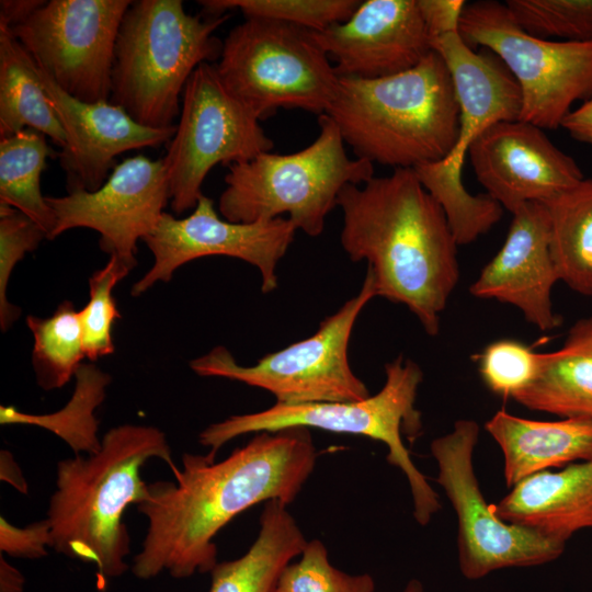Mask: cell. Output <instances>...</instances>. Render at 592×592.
Wrapping results in <instances>:
<instances>
[{"mask_svg":"<svg viewBox=\"0 0 592 592\" xmlns=\"http://www.w3.org/2000/svg\"><path fill=\"white\" fill-rule=\"evenodd\" d=\"M459 35L470 48L491 50L516 80L520 119L542 129L561 127L577 101L592 99V39H542L525 33L505 3H466Z\"/></svg>","mask_w":592,"mask_h":592,"instance_id":"obj_11","label":"cell"},{"mask_svg":"<svg viewBox=\"0 0 592 592\" xmlns=\"http://www.w3.org/2000/svg\"><path fill=\"white\" fill-rule=\"evenodd\" d=\"M479 425L459 419L453 430L431 442L437 465V483L447 496L457 516L458 565L468 580L512 567H532L556 560L566 543L500 519L479 487L474 452Z\"/></svg>","mask_w":592,"mask_h":592,"instance_id":"obj_13","label":"cell"},{"mask_svg":"<svg viewBox=\"0 0 592 592\" xmlns=\"http://www.w3.org/2000/svg\"><path fill=\"white\" fill-rule=\"evenodd\" d=\"M341 244L353 262L367 261L376 295L405 305L435 337L459 281L457 242L440 204L413 169H395L362 185H345Z\"/></svg>","mask_w":592,"mask_h":592,"instance_id":"obj_2","label":"cell"},{"mask_svg":"<svg viewBox=\"0 0 592 592\" xmlns=\"http://www.w3.org/2000/svg\"><path fill=\"white\" fill-rule=\"evenodd\" d=\"M316 459L310 431L303 426L255 433L221 462L183 454L177 482L148 485L147 499L137 505L148 528L133 574L149 580L162 572L174 579L210 572L218 562V532L262 501L293 502Z\"/></svg>","mask_w":592,"mask_h":592,"instance_id":"obj_1","label":"cell"},{"mask_svg":"<svg viewBox=\"0 0 592 592\" xmlns=\"http://www.w3.org/2000/svg\"><path fill=\"white\" fill-rule=\"evenodd\" d=\"M26 128L64 148L67 135L46 93L33 58L11 31L0 25V138Z\"/></svg>","mask_w":592,"mask_h":592,"instance_id":"obj_25","label":"cell"},{"mask_svg":"<svg viewBox=\"0 0 592 592\" xmlns=\"http://www.w3.org/2000/svg\"><path fill=\"white\" fill-rule=\"evenodd\" d=\"M561 127L576 140L592 145V99L571 111Z\"/></svg>","mask_w":592,"mask_h":592,"instance_id":"obj_38","label":"cell"},{"mask_svg":"<svg viewBox=\"0 0 592 592\" xmlns=\"http://www.w3.org/2000/svg\"><path fill=\"white\" fill-rule=\"evenodd\" d=\"M452 78L459 110L457 140L441 161L414 168L429 194L443 208L458 246L476 241L502 217L503 207L487 193L473 195L462 181V168L473 141L489 126L520 119V87L496 56L477 53L459 33L431 39Z\"/></svg>","mask_w":592,"mask_h":592,"instance_id":"obj_8","label":"cell"},{"mask_svg":"<svg viewBox=\"0 0 592 592\" xmlns=\"http://www.w3.org/2000/svg\"><path fill=\"white\" fill-rule=\"evenodd\" d=\"M431 39L459 33V21L466 4L463 0H418Z\"/></svg>","mask_w":592,"mask_h":592,"instance_id":"obj_37","label":"cell"},{"mask_svg":"<svg viewBox=\"0 0 592 592\" xmlns=\"http://www.w3.org/2000/svg\"><path fill=\"white\" fill-rule=\"evenodd\" d=\"M23 574L0 554V592H23Z\"/></svg>","mask_w":592,"mask_h":592,"instance_id":"obj_41","label":"cell"},{"mask_svg":"<svg viewBox=\"0 0 592 592\" xmlns=\"http://www.w3.org/2000/svg\"><path fill=\"white\" fill-rule=\"evenodd\" d=\"M215 68L229 92L260 121L277 109L326 114L340 83L315 31L264 19L235 26Z\"/></svg>","mask_w":592,"mask_h":592,"instance_id":"obj_9","label":"cell"},{"mask_svg":"<svg viewBox=\"0 0 592 592\" xmlns=\"http://www.w3.org/2000/svg\"><path fill=\"white\" fill-rule=\"evenodd\" d=\"M71 398L60 410L34 414L13 406L0 407V423L35 425L50 431L72 449L75 455H90L101 448L98 436L96 408L104 401L111 376L92 363H82L75 374Z\"/></svg>","mask_w":592,"mask_h":592,"instance_id":"obj_27","label":"cell"},{"mask_svg":"<svg viewBox=\"0 0 592 592\" xmlns=\"http://www.w3.org/2000/svg\"><path fill=\"white\" fill-rule=\"evenodd\" d=\"M386 380L374 396L360 401L319 402L273 407L253 413L231 415L205 428L198 442L215 457L229 441L248 433L275 432L303 426L334 433L362 435L388 447L387 460L406 476L415 521L425 526L441 508L439 494L415 467L402 435L410 441L422 432L421 413L414 407L423 380L420 366L402 355L385 364Z\"/></svg>","mask_w":592,"mask_h":592,"instance_id":"obj_6","label":"cell"},{"mask_svg":"<svg viewBox=\"0 0 592 592\" xmlns=\"http://www.w3.org/2000/svg\"><path fill=\"white\" fill-rule=\"evenodd\" d=\"M468 155L487 194L511 213L527 202L545 203L584 179L573 158L521 119L489 126Z\"/></svg>","mask_w":592,"mask_h":592,"instance_id":"obj_17","label":"cell"},{"mask_svg":"<svg viewBox=\"0 0 592 592\" xmlns=\"http://www.w3.org/2000/svg\"><path fill=\"white\" fill-rule=\"evenodd\" d=\"M326 114L356 158L395 169L443 160L459 128L452 78L434 50L415 67L394 76H340Z\"/></svg>","mask_w":592,"mask_h":592,"instance_id":"obj_4","label":"cell"},{"mask_svg":"<svg viewBox=\"0 0 592 592\" xmlns=\"http://www.w3.org/2000/svg\"><path fill=\"white\" fill-rule=\"evenodd\" d=\"M46 201L56 219L49 240L73 228L92 229L103 252L134 269L137 242L153 230L170 202L168 173L162 159L137 155L115 164L100 189Z\"/></svg>","mask_w":592,"mask_h":592,"instance_id":"obj_16","label":"cell"},{"mask_svg":"<svg viewBox=\"0 0 592 592\" xmlns=\"http://www.w3.org/2000/svg\"><path fill=\"white\" fill-rule=\"evenodd\" d=\"M375 580L367 573L348 574L334 568L322 542H307L300 559L287 565L275 592H374Z\"/></svg>","mask_w":592,"mask_h":592,"instance_id":"obj_34","label":"cell"},{"mask_svg":"<svg viewBox=\"0 0 592 592\" xmlns=\"http://www.w3.org/2000/svg\"><path fill=\"white\" fill-rule=\"evenodd\" d=\"M505 5L516 24L532 36L592 39V0H508Z\"/></svg>","mask_w":592,"mask_h":592,"instance_id":"obj_31","label":"cell"},{"mask_svg":"<svg viewBox=\"0 0 592 592\" xmlns=\"http://www.w3.org/2000/svg\"><path fill=\"white\" fill-rule=\"evenodd\" d=\"M286 506L278 500L266 501L255 540L243 556L217 562L208 592H275L284 568L307 544Z\"/></svg>","mask_w":592,"mask_h":592,"instance_id":"obj_24","label":"cell"},{"mask_svg":"<svg viewBox=\"0 0 592 592\" xmlns=\"http://www.w3.org/2000/svg\"><path fill=\"white\" fill-rule=\"evenodd\" d=\"M52 545L50 526L46 519L18 527L0 517V550L12 557L36 559L47 555Z\"/></svg>","mask_w":592,"mask_h":592,"instance_id":"obj_36","label":"cell"},{"mask_svg":"<svg viewBox=\"0 0 592 592\" xmlns=\"http://www.w3.org/2000/svg\"><path fill=\"white\" fill-rule=\"evenodd\" d=\"M228 16L190 14L181 0L132 1L116 38L110 101L143 126H174L191 75L220 57L214 32Z\"/></svg>","mask_w":592,"mask_h":592,"instance_id":"obj_5","label":"cell"},{"mask_svg":"<svg viewBox=\"0 0 592 592\" xmlns=\"http://www.w3.org/2000/svg\"><path fill=\"white\" fill-rule=\"evenodd\" d=\"M358 0H201L203 14L223 15L239 9L246 19L280 21L311 31L344 22L356 10Z\"/></svg>","mask_w":592,"mask_h":592,"instance_id":"obj_30","label":"cell"},{"mask_svg":"<svg viewBox=\"0 0 592 592\" xmlns=\"http://www.w3.org/2000/svg\"><path fill=\"white\" fill-rule=\"evenodd\" d=\"M151 458L166 462L172 473L178 469L160 429L122 424L103 435L96 453L58 462L46 517L50 547L94 563L103 579L124 574L130 538L122 519L128 505L143 503L149 494L140 469Z\"/></svg>","mask_w":592,"mask_h":592,"instance_id":"obj_3","label":"cell"},{"mask_svg":"<svg viewBox=\"0 0 592 592\" xmlns=\"http://www.w3.org/2000/svg\"><path fill=\"white\" fill-rule=\"evenodd\" d=\"M52 155L46 136L32 128L0 138V204L31 218L46 234V239H49L56 219L42 194L41 175Z\"/></svg>","mask_w":592,"mask_h":592,"instance_id":"obj_28","label":"cell"},{"mask_svg":"<svg viewBox=\"0 0 592 592\" xmlns=\"http://www.w3.org/2000/svg\"><path fill=\"white\" fill-rule=\"evenodd\" d=\"M45 2L44 0H1L0 25L12 30L29 20Z\"/></svg>","mask_w":592,"mask_h":592,"instance_id":"obj_39","label":"cell"},{"mask_svg":"<svg viewBox=\"0 0 592 592\" xmlns=\"http://www.w3.org/2000/svg\"><path fill=\"white\" fill-rule=\"evenodd\" d=\"M401 592H423V585L418 579H411Z\"/></svg>","mask_w":592,"mask_h":592,"instance_id":"obj_42","label":"cell"},{"mask_svg":"<svg viewBox=\"0 0 592 592\" xmlns=\"http://www.w3.org/2000/svg\"><path fill=\"white\" fill-rule=\"evenodd\" d=\"M130 0H49L11 33L69 95L110 101L118 30Z\"/></svg>","mask_w":592,"mask_h":592,"instance_id":"obj_14","label":"cell"},{"mask_svg":"<svg viewBox=\"0 0 592 592\" xmlns=\"http://www.w3.org/2000/svg\"><path fill=\"white\" fill-rule=\"evenodd\" d=\"M296 227L286 217L266 221L232 223L220 218L214 201L204 194L193 212L177 218L163 213L143 241L153 255V264L132 287L139 296L158 282H169L185 263L212 255L236 258L255 266L261 274V291H274L276 267L292 244Z\"/></svg>","mask_w":592,"mask_h":592,"instance_id":"obj_15","label":"cell"},{"mask_svg":"<svg viewBox=\"0 0 592 592\" xmlns=\"http://www.w3.org/2000/svg\"><path fill=\"white\" fill-rule=\"evenodd\" d=\"M493 509L509 523L567 543L592 528V458L524 478Z\"/></svg>","mask_w":592,"mask_h":592,"instance_id":"obj_21","label":"cell"},{"mask_svg":"<svg viewBox=\"0 0 592 592\" xmlns=\"http://www.w3.org/2000/svg\"><path fill=\"white\" fill-rule=\"evenodd\" d=\"M315 34L339 76L361 79L407 71L433 50L418 0L361 1L348 20Z\"/></svg>","mask_w":592,"mask_h":592,"instance_id":"obj_18","label":"cell"},{"mask_svg":"<svg viewBox=\"0 0 592 592\" xmlns=\"http://www.w3.org/2000/svg\"><path fill=\"white\" fill-rule=\"evenodd\" d=\"M36 67L67 135L66 146L58 157L66 173L68 192L100 189L115 167V157L129 150L157 148L174 136L175 125L167 128L143 126L110 101H80L58 88Z\"/></svg>","mask_w":592,"mask_h":592,"instance_id":"obj_20","label":"cell"},{"mask_svg":"<svg viewBox=\"0 0 592 592\" xmlns=\"http://www.w3.org/2000/svg\"><path fill=\"white\" fill-rule=\"evenodd\" d=\"M376 296L375 281L367 270L360 292L325 318L309 338L266 354L250 366L238 364L225 346H215L192 360L190 367L198 376L262 388L280 405L364 400L371 394L350 366L349 342L357 317Z\"/></svg>","mask_w":592,"mask_h":592,"instance_id":"obj_10","label":"cell"},{"mask_svg":"<svg viewBox=\"0 0 592 592\" xmlns=\"http://www.w3.org/2000/svg\"><path fill=\"white\" fill-rule=\"evenodd\" d=\"M319 134L306 148L286 155L270 151L228 166L218 208L226 220L257 223L287 215L296 229L317 237L348 184L374 177V164L351 159L335 125L319 116Z\"/></svg>","mask_w":592,"mask_h":592,"instance_id":"obj_7","label":"cell"},{"mask_svg":"<svg viewBox=\"0 0 592 592\" xmlns=\"http://www.w3.org/2000/svg\"><path fill=\"white\" fill-rule=\"evenodd\" d=\"M475 360L482 383L494 395L514 398L537 378L540 353L514 339L488 344Z\"/></svg>","mask_w":592,"mask_h":592,"instance_id":"obj_33","label":"cell"},{"mask_svg":"<svg viewBox=\"0 0 592 592\" xmlns=\"http://www.w3.org/2000/svg\"><path fill=\"white\" fill-rule=\"evenodd\" d=\"M133 269L110 257L107 263L89 278V301L80 310L83 350L94 362L114 352L113 325L121 318L113 289Z\"/></svg>","mask_w":592,"mask_h":592,"instance_id":"obj_32","label":"cell"},{"mask_svg":"<svg viewBox=\"0 0 592 592\" xmlns=\"http://www.w3.org/2000/svg\"><path fill=\"white\" fill-rule=\"evenodd\" d=\"M26 325L34 338L32 364L37 385L44 390L61 388L86 357L80 310L64 300L47 318L29 315Z\"/></svg>","mask_w":592,"mask_h":592,"instance_id":"obj_29","label":"cell"},{"mask_svg":"<svg viewBox=\"0 0 592 592\" xmlns=\"http://www.w3.org/2000/svg\"><path fill=\"white\" fill-rule=\"evenodd\" d=\"M0 478L2 481L13 486L18 491L27 493V483L22 470L14 460L13 455L7 449H2L0 453Z\"/></svg>","mask_w":592,"mask_h":592,"instance_id":"obj_40","label":"cell"},{"mask_svg":"<svg viewBox=\"0 0 592 592\" xmlns=\"http://www.w3.org/2000/svg\"><path fill=\"white\" fill-rule=\"evenodd\" d=\"M179 116L162 158L175 214L194 209L215 166L243 162L274 146L260 119L229 92L210 62L201 64L189 78Z\"/></svg>","mask_w":592,"mask_h":592,"instance_id":"obj_12","label":"cell"},{"mask_svg":"<svg viewBox=\"0 0 592 592\" xmlns=\"http://www.w3.org/2000/svg\"><path fill=\"white\" fill-rule=\"evenodd\" d=\"M503 246L469 286L471 296L517 308L540 331L561 325L551 291L559 276L550 253V223L539 202L520 205Z\"/></svg>","mask_w":592,"mask_h":592,"instance_id":"obj_19","label":"cell"},{"mask_svg":"<svg viewBox=\"0 0 592 592\" xmlns=\"http://www.w3.org/2000/svg\"><path fill=\"white\" fill-rule=\"evenodd\" d=\"M549 215L550 253L559 281L592 296V178L543 203Z\"/></svg>","mask_w":592,"mask_h":592,"instance_id":"obj_26","label":"cell"},{"mask_svg":"<svg viewBox=\"0 0 592 592\" xmlns=\"http://www.w3.org/2000/svg\"><path fill=\"white\" fill-rule=\"evenodd\" d=\"M485 430L503 454L505 485L550 468L592 458V421L560 418L538 421L498 410Z\"/></svg>","mask_w":592,"mask_h":592,"instance_id":"obj_22","label":"cell"},{"mask_svg":"<svg viewBox=\"0 0 592 592\" xmlns=\"http://www.w3.org/2000/svg\"><path fill=\"white\" fill-rule=\"evenodd\" d=\"M46 238L43 229L20 210L0 204V327L3 332L19 318L21 309L7 298L8 283L16 263Z\"/></svg>","mask_w":592,"mask_h":592,"instance_id":"obj_35","label":"cell"},{"mask_svg":"<svg viewBox=\"0 0 592 592\" xmlns=\"http://www.w3.org/2000/svg\"><path fill=\"white\" fill-rule=\"evenodd\" d=\"M513 400L530 410L592 421V317L577 320L559 349L540 353L537 378Z\"/></svg>","mask_w":592,"mask_h":592,"instance_id":"obj_23","label":"cell"}]
</instances>
